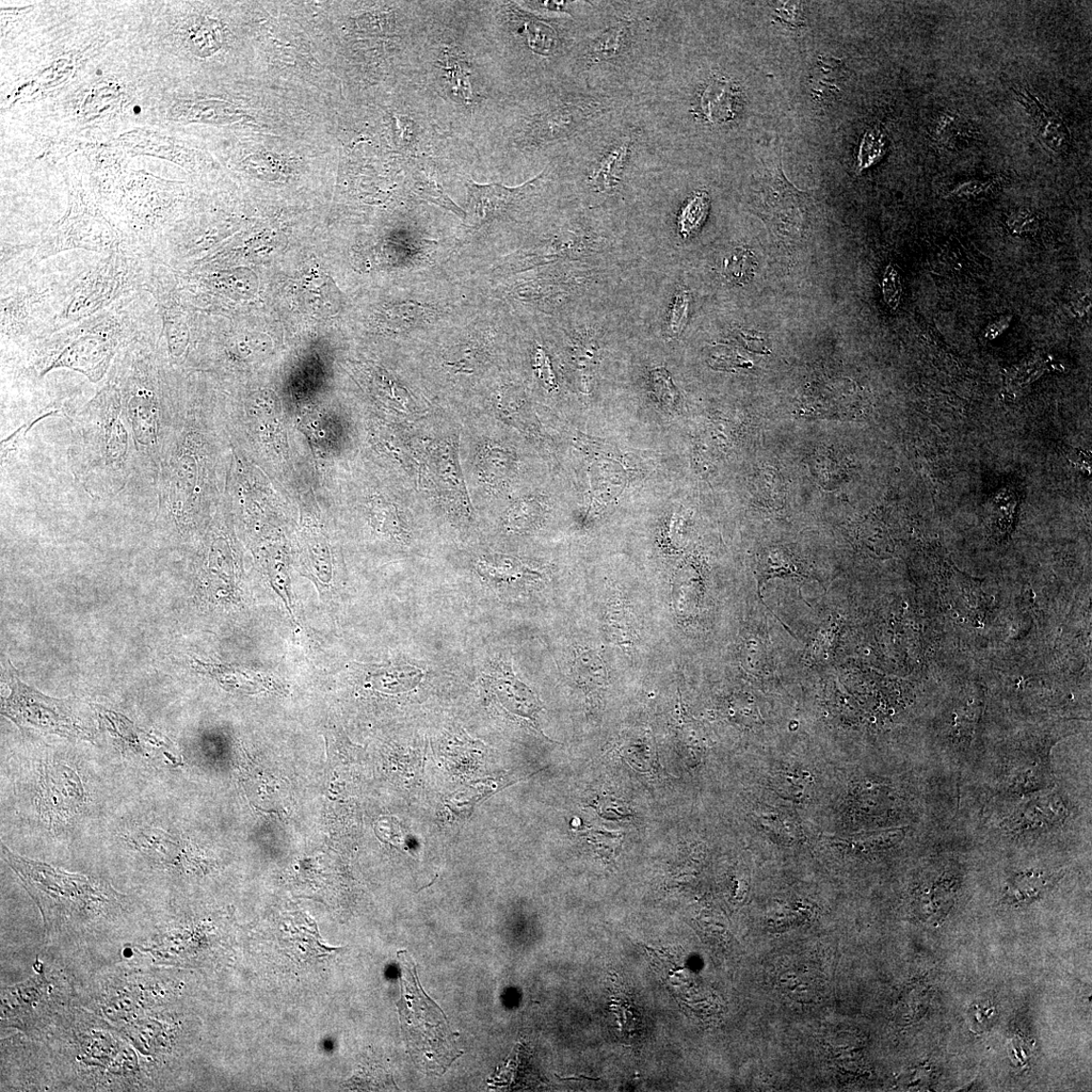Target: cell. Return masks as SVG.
I'll use <instances>...</instances> for the list:
<instances>
[{
	"mask_svg": "<svg viewBox=\"0 0 1092 1092\" xmlns=\"http://www.w3.org/2000/svg\"><path fill=\"white\" fill-rule=\"evenodd\" d=\"M1065 807L1058 797L1039 798L1029 802L1019 813L1014 826L1020 829H1032L1049 826L1065 817Z\"/></svg>",
	"mask_w": 1092,
	"mask_h": 1092,
	"instance_id": "cell-18",
	"label": "cell"
},
{
	"mask_svg": "<svg viewBox=\"0 0 1092 1092\" xmlns=\"http://www.w3.org/2000/svg\"><path fill=\"white\" fill-rule=\"evenodd\" d=\"M1005 224L1008 231L1014 235H1029L1040 229L1041 218L1027 208H1019L1009 214Z\"/></svg>",
	"mask_w": 1092,
	"mask_h": 1092,
	"instance_id": "cell-33",
	"label": "cell"
},
{
	"mask_svg": "<svg viewBox=\"0 0 1092 1092\" xmlns=\"http://www.w3.org/2000/svg\"><path fill=\"white\" fill-rule=\"evenodd\" d=\"M1014 315H1003L995 319L985 329L984 336L987 341L997 340L1004 332H1005L1013 322Z\"/></svg>",
	"mask_w": 1092,
	"mask_h": 1092,
	"instance_id": "cell-36",
	"label": "cell"
},
{
	"mask_svg": "<svg viewBox=\"0 0 1092 1092\" xmlns=\"http://www.w3.org/2000/svg\"><path fill=\"white\" fill-rule=\"evenodd\" d=\"M415 189L421 198L445 208V210L456 214L462 220H465V217H467V213L445 194V191L435 180L420 175L419 181L416 183Z\"/></svg>",
	"mask_w": 1092,
	"mask_h": 1092,
	"instance_id": "cell-28",
	"label": "cell"
},
{
	"mask_svg": "<svg viewBox=\"0 0 1092 1092\" xmlns=\"http://www.w3.org/2000/svg\"><path fill=\"white\" fill-rule=\"evenodd\" d=\"M631 35V26L620 22L610 27L590 47V58L593 61L614 59L623 52Z\"/></svg>",
	"mask_w": 1092,
	"mask_h": 1092,
	"instance_id": "cell-22",
	"label": "cell"
},
{
	"mask_svg": "<svg viewBox=\"0 0 1092 1092\" xmlns=\"http://www.w3.org/2000/svg\"><path fill=\"white\" fill-rule=\"evenodd\" d=\"M541 517V507L533 501H522L508 511L506 525L510 532L522 533L533 529Z\"/></svg>",
	"mask_w": 1092,
	"mask_h": 1092,
	"instance_id": "cell-27",
	"label": "cell"
},
{
	"mask_svg": "<svg viewBox=\"0 0 1092 1092\" xmlns=\"http://www.w3.org/2000/svg\"><path fill=\"white\" fill-rule=\"evenodd\" d=\"M953 617H954V618H957V617H958V614H957V613H954V614H953Z\"/></svg>",
	"mask_w": 1092,
	"mask_h": 1092,
	"instance_id": "cell-38",
	"label": "cell"
},
{
	"mask_svg": "<svg viewBox=\"0 0 1092 1092\" xmlns=\"http://www.w3.org/2000/svg\"><path fill=\"white\" fill-rule=\"evenodd\" d=\"M203 419L181 416L156 481L158 517L181 533L195 526L211 500L212 442Z\"/></svg>",
	"mask_w": 1092,
	"mask_h": 1092,
	"instance_id": "cell-4",
	"label": "cell"
},
{
	"mask_svg": "<svg viewBox=\"0 0 1092 1092\" xmlns=\"http://www.w3.org/2000/svg\"><path fill=\"white\" fill-rule=\"evenodd\" d=\"M1052 883V877L1042 872L1018 874L1008 882L1005 901L1013 905H1029L1045 893Z\"/></svg>",
	"mask_w": 1092,
	"mask_h": 1092,
	"instance_id": "cell-19",
	"label": "cell"
},
{
	"mask_svg": "<svg viewBox=\"0 0 1092 1092\" xmlns=\"http://www.w3.org/2000/svg\"><path fill=\"white\" fill-rule=\"evenodd\" d=\"M690 308V294L684 287H679L672 304L667 325V335L670 339H678L683 333L688 321Z\"/></svg>",
	"mask_w": 1092,
	"mask_h": 1092,
	"instance_id": "cell-30",
	"label": "cell"
},
{
	"mask_svg": "<svg viewBox=\"0 0 1092 1092\" xmlns=\"http://www.w3.org/2000/svg\"><path fill=\"white\" fill-rule=\"evenodd\" d=\"M423 674L420 669L413 666L391 667L373 674L372 682L380 692H406L421 682Z\"/></svg>",
	"mask_w": 1092,
	"mask_h": 1092,
	"instance_id": "cell-21",
	"label": "cell"
},
{
	"mask_svg": "<svg viewBox=\"0 0 1092 1092\" xmlns=\"http://www.w3.org/2000/svg\"><path fill=\"white\" fill-rule=\"evenodd\" d=\"M605 107L597 101H582L567 106L544 116L537 124L536 135L538 139L553 140L570 135L583 126L603 114Z\"/></svg>",
	"mask_w": 1092,
	"mask_h": 1092,
	"instance_id": "cell-14",
	"label": "cell"
},
{
	"mask_svg": "<svg viewBox=\"0 0 1092 1092\" xmlns=\"http://www.w3.org/2000/svg\"><path fill=\"white\" fill-rule=\"evenodd\" d=\"M574 673L577 681L590 690L604 687L608 679V671L602 656L598 652L592 650L583 651L576 655Z\"/></svg>",
	"mask_w": 1092,
	"mask_h": 1092,
	"instance_id": "cell-23",
	"label": "cell"
},
{
	"mask_svg": "<svg viewBox=\"0 0 1092 1092\" xmlns=\"http://www.w3.org/2000/svg\"><path fill=\"white\" fill-rule=\"evenodd\" d=\"M632 140L624 138L610 149L590 175L591 186L598 192L614 190L628 163Z\"/></svg>",
	"mask_w": 1092,
	"mask_h": 1092,
	"instance_id": "cell-17",
	"label": "cell"
},
{
	"mask_svg": "<svg viewBox=\"0 0 1092 1092\" xmlns=\"http://www.w3.org/2000/svg\"><path fill=\"white\" fill-rule=\"evenodd\" d=\"M70 436L68 459L79 486L92 499H114L137 471L135 441L114 383L107 380L74 416Z\"/></svg>",
	"mask_w": 1092,
	"mask_h": 1092,
	"instance_id": "cell-2",
	"label": "cell"
},
{
	"mask_svg": "<svg viewBox=\"0 0 1092 1092\" xmlns=\"http://www.w3.org/2000/svg\"><path fill=\"white\" fill-rule=\"evenodd\" d=\"M542 174L517 187L468 182L469 214L464 221L470 226L478 227L496 217H499L507 212L512 205L520 202L528 194L529 189H532L536 183L542 178Z\"/></svg>",
	"mask_w": 1092,
	"mask_h": 1092,
	"instance_id": "cell-12",
	"label": "cell"
},
{
	"mask_svg": "<svg viewBox=\"0 0 1092 1092\" xmlns=\"http://www.w3.org/2000/svg\"><path fill=\"white\" fill-rule=\"evenodd\" d=\"M736 88L726 79H714L701 95L703 114L713 124H724L735 116Z\"/></svg>",
	"mask_w": 1092,
	"mask_h": 1092,
	"instance_id": "cell-16",
	"label": "cell"
},
{
	"mask_svg": "<svg viewBox=\"0 0 1092 1092\" xmlns=\"http://www.w3.org/2000/svg\"><path fill=\"white\" fill-rule=\"evenodd\" d=\"M4 679L10 693L7 698H2V713L15 725L44 733L88 740L89 735L79 725L70 700L50 698L27 686L20 680L18 671L10 661Z\"/></svg>",
	"mask_w": 1092,
	"mask_h": 1092,
	"instance_id": "cell-9",
	"label": "cell"
},
{
	"mask_svg": "<svg viewBox=\"0 0 1092 1092\" xmlns=\"http://www.w3.org/2000/svg\"><path fill=\"white\" fill-rule=\"evenodd\" d=\"M653 390L658 403L666 410H673L679 401V393L674 387L666 368L657 367L651 374Z\"/></svg>",
	"mask_w": 1092,
	"mask_h": 1092,
	"instance_id": "cell-29",
	"label": "cell"
},
{
	"mask_svg": "<svg viewBox=\"0 0 1092 1092\" xmlns=\"http://www.w3.org/2000/svg\"><path fill=\"white\" fill-rule=\"evenodd\" d=\"M39 282L10 283L2 292V340L22 348L45 335L56 314L62 288Z\"/></svg>",
	"mask_w": 1092,
	"mask_h": 1092,
	"instance_id": "cell-10",
	"label": "cell"
},
{
	"mask_svg": "<svg viewBox=\"0 0 1092 1092\" xmlns=\"http://www.w3.org/2000/svg\"><path fill=\"white\" fill-rule=\"evenodd\" d=\"M151 264L149 257L127 244L106 254L64 285L56 314L45 335L80 322L146 291Z\"/></svg>",
	"mask_w": 1092,
	"mask_h": 1092,
	"instance_id": "cell-6",
	"label": "cell"
},
{
	"mask_svg": "<svg viewBox=\"0 0 1092 1092\" xmlns=\"http://www.w3.org/2000/svg\"><path fill=\"white\" fill-rule=\"evenodd\" d=\"M40 786L38 808L52 824L68 821L85 803L82 780L66 765L46 767Z\"/></svg>",
	"mask_w": 1092,
	"mask_h": 1092,
	"instance_id": "cell-11",
	"label": "cell"
},
{
	"mask_svg": "<svg viewBox=\"0 0 1092 1092\" xmlns=\"http://www.w3.org/2000/svg\"><path fill=\"white\" fill-rule=\"evenodd\" d=\"M882 291L887 306L895 311L902 302L904 283L901 273L892 263L887 267L885 275H883Z\"/></svg>",
	"mask_w": 1092,
	"mask_h": 1092,
	"instance_id": "cell-32",
	"label": "cell"
},
{
	"mask_svg": "<svg viewBox=\"0 0 1092 1092\" xmlns=\"http://www.w3.org/2000/svg\"><path fill=\"white\" fill-rule=\"evenodd\" d=\"M1019 102L1032 119L1034 130L1043 146L1057 154L1070 147L1071 137L1064 122L1024 88L1014 89Z\"/></svg>",
	"mask_w": 1092,
	"mask_h": 1092,
	"instance_id": "cell-13",
	"label": "cell"
},
{
	"mask_svg": "<svg viewBox=\"0 0 1092 1092\" xmlns=\"http://www.w3.org/2000/svg\"><path fill=\"white\" fill-rule=\"evenodd\" d=\"M536 373H537L539 379L546 385V387H549V388H555L556 387V379H555V376L553 373V369H552L549 358L546 357L545 352L542 349H538L536 351Z\"/></svg>",
	"mask_w": 1092,
	"mask_h": 1092,
	"instance_id": "cell-35",
	"label": "cell"
},
{
	"mask_svg": "<svg viewBox=\"0 0 1092 1092\" xmlns=\"http://www.w3.org/2000/svg\"><path fill=\"white\" fill-rule=\"evenodd\" d=\"M795 8L796 6H786L785 4V6L778 10V13H780L781 17H785V15L789 14V17H786L784 21L798 26L802 24V17H798L797 14L791 13Z\"/></svg>",
	"mask_w": 1092,
	"mask_h": 1092,
	"instance_id": "cell-37",
	"label": "cell"
},
{
	"mask_svg": "<svg viewBox=\"0 0 1092 1092\" xmlns=\"http://www.w3.org/2000/svg\"><path fill=\"white\" fill-rule=\"evenodd\" d=\"M1003 175H995L985 180H972L956 185L947 192L946 198L975 199L989 194L1004 182Z\"/></svg>",
	"mask_w": 1092,
	"mask_h": 1092,
	"instance_id": "cell-31",
	"label": "cell"
},
{
	"mask_svg": "<svg viewBox=\"0 0 1092 1092\" xmlns=\"http://www.w3.org/2000/svg\"><path fill=\"white\" fill-rule=\"evenodd\" d=\"M398 959L401 995L397 1006L408 1052L421 1069L441 1075L463 1054L457 1043L458 1035L424 992L409 954L399 952Z\"/></svg>",
	"mask_w": 1092,
	"mask_h": 1092,
	"instance_id": "cell-7",
	"label": "cell"
},
{
	"mask_svg": "<svg viewBox=\"0 0 1092 1092\" xmlns=\"http://www.w3.org/2000/svg\"><path fill=\"white\" fill-rule=\"evenodd\" d=\"M844 69L839 62L819 61L811 76V89L817 98L826 101L842 91Z\"/></svg>",
	"mask_w": 1092,
	"mask_h": 1092,
	"instance_id": "cell-24",
	"label": "cell"
},
{
	"mask_svg": "<svg viewBox=\"0 0 1092 1092\" xmlns=\"http://www.w3.org/2000/svg\"><path fill=\"white\" fill-rule=\"evenodd\" d=\"M749 262L748 253L744 251H735L726 261L725 268L728 277L731 280H742L744 278V268Z\"/></svg>",
	"mask_w": 1092,
	"mask_h": 1092,
	"instance_id": "cell-34",
	"label": "cell"
},
{
	"mask_svg": "<svg viewBox=\"0 0 1092 1092\" xmlns=\"http://www.w3.org/2000/svg\"><path fill=\"white\" fill-rule=\"evenodd\" d=\"M606 630L615 644L632 647L634 642V626L629 610L621 603H614L606 614Z\"/></svg>",
	"mask_w": 1092,
	"mask_h": 1092,
	"instance_id": "cell-25",
	"label": "cell"
},
{
	"mask_svg": "<svg viewBox=\"0 0 1092 1092\" xmlns=\"http://www.w3.org/2000/svg\"><path fill=\"white\" fill-rule=\"evenodd\" d=\"M125 244L115 224L103 215L84 187L77 185L70 190L68 212L46 233L29 263L78 249L106 255Z\"/></svg>",
	"mask_w": 1092,
	"mask_h": 1092,
	"instance_id": "cell-8",
	"label": "cell"
},
{
	"mask_svg": "<svg viewBox=\"0 0 1092 1092\" xmlns=\"http://www.w3.org/2000/svg\"><path fill=\"white\" fill-rule=\"evenodd\" d=\"M972 125L960 116L945 112L933 128L934 139L946 148H960L968 146L974 138Z\"/></svg>",
	"mask_w": 1092,
	"mask_h": 1092,
	"instance_id": "cell-20",
	"label": "cell"
},
{
	"mask_svg": "<svg viewBox=\"0 0 1092 1092\" xmlns=\"http://www.w3.org/2000/svg\"><path fill=\"white\" fill-rule=\"evenodd\" d=\"M137 295L23 346L22 374L42 379L55 369L67 368L91 382L101 381L125 347L151 332L143 329L142 321L131 309Z\"/></svg>",
	"mask_w": 1092,
	"mask_h": 1092,
	"instance_id": "cell-3",
	"label": "cell"
},
{
	"mask_svg": "<svg viewBox=\"0 0 1092 1092\" xmlns=\"http://www.w3.org/2000/svg\"><path fill=\"white\" fill-rule=\"evenodd\" d=\"M173 366L165 356L157 331L125 347L107 380L119 391L137 454V471L156 485L160 464L181 414L173 396Z\"/></svg>",
	"mask_w": 1092,
	"mask_h": 1092,
	"instance_id": "cell-1",
	"label": "cell"
},
{
	"mask_svg": "<svg viewBox=\"0 0 1092 1092\" xmlns=\"http://www.w3.org/2000/svg\"><path fill=\"white\" fill-rule=\"evenodd\" d=\"M3 855L35 899L48 936L77 930L119 906L120 895L102 883L14 855L4 846Z\"/></svg>",
	"mask_w": 1092,
	"mask_h": 1092,
	"instance_id": "cell-5",
	"label": "cell"
},
{
	"mask_svg": "<svg viewBox=\"0 0 1092 1092\" xmlns=\"http://www.w3.org/2000/svg\"><path fill=\"white\" fill-rule=\"evenodd\" d=\"M710 210L709 197L705 194L696 195L690 201L679 218V231L684 236L694 233L702 226Z\"/></svg>",
	"mask_w": 1092,
	"mask_h": 1092,
	"instance_id": "cell-26",
	"label": "cell"
},
{
	"mask_svg": "<svg viewBox=\"0 0 1092 1092\" xmlns=\"http://www.w3.org/2000/svg\"><path fill=\"white\" fill-rule=\"evenodd\" d=\"M96 712H98L101 726L112 737H115L125 750L135 751L146 758H154L159 750L169 748L167 741L164 742L157 736L140 730L130 720L119 713L107 711L101 706L96 708Z\"/></svg>",
	"mask_w": 1092,
	"mask_h": 1092,
	"instance_id": "cell-15",
	"label": "cell"
}]
</instances>
